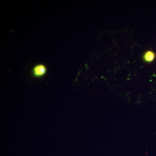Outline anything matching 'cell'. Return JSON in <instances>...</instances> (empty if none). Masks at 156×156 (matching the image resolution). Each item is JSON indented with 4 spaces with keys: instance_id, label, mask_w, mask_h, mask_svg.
Listing matches in <instances>:
<instances>
[{
    "instance_id": "cell-1",
    "label": "cell",
    "mask_w": 156,
    "mask_h": 156,
    "mask_svg": "<svg viewBox=\"0 0 156 156\" xmlns=\"http://www.w3.org/2000/svg\"><path fill=\"white\" fill-rule=\"evenodd\" d=\"M46 72V67L42 64L36 66L33 69V75L37 77H40L45 74Z\"/></svg>"
},
{
    "instance_id": "cell-2",
    "label": "cell",
    "mask_w": 156,
    "mask_h": 156,
    "mask_svg": "<svg viewBox=\"0 0 156 156\" xmlns=\"http://www.w3.org/2000/svg\"><path fill=\"white\" fill-rule=\"evenodd\" d=\"M155 55L152 51H148L144 54V58L146 61L150 62L154 59Z\"/></svg>"
}]
</instances>
